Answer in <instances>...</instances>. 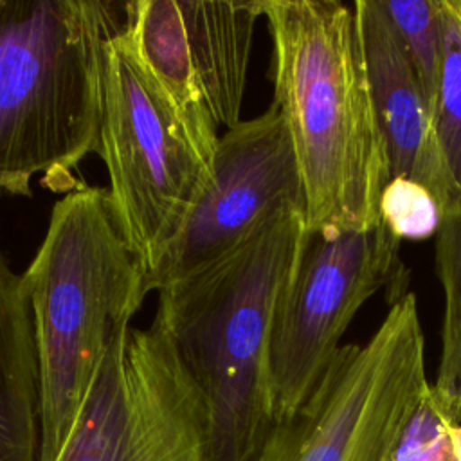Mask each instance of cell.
<instances>
[{
	"label": "cell",
	"instance_id": "obj_2",
	"mask_svg": "<svg viewBox=\"0 0 461 461\" xmlns=\"http://www.w3.org/2000/svg\"><path fill=\"white\" fill-rule=\"evenodd\" d=\"M306 234L304 209L285 207L214 265L157 292L205 405L207 461H256L276 423L272 326Z\"/></svg>",
	"mask_w": 461,
	"mask_h": 461
},
{
	"label": "cell",
	"instance_id": "obj_3",
	"mask_svg": "<svg viewBox=\"0 0 461 461\" xmlns=\"http://www.w3.org/2000/svg\"><path fill=\"white\" fill-rule=\"evenodd\" d=\"M144 276L106 189L83 184L54 203L22 276L40 375V461H54L112 340L130 328L148 295Z\"/></svg>",
	"mask_w": 461,
	"mask_h": 461
},
{
	"label": "cell",
	"instance_id": "obj_11",
	"mask_svg": "<svg viewBox=\"0 0 461 461\" xmlns=\"http://www.w3.org/2000/svg\"><path fill=\"white\" fill-rule=\"evenodd\" d=\"M353 9L391 178L425 185L438 198L443 218L461 211L436 148L430 104L393 23L378 0H357Z\"/></svg>",
	"mask_w": 461,
	"mask_h": 461
},
{
	"label": "cell",
	"instance_id": "obj_16",
	"mask_svg": "<svg viewBox=\"0 0 461 461\" xmlns=\"http://www.w3.org/2000/svg\"><path fill=\"white\" fill-rule=\"evenodd\" d=\"M378 212L382 223L400 241L429 240L438 234L443 221L438 198L425 185L403 176L387 182L380 194Z\"/></svg>",
	"mask_w": 461,
	"mask_h": 461
},
{
	"label": "cell",
	"instance_id": "obj_17",
	"mask_svg": "<svg viewBox=\"0 0 461 461\" xmlns=\"http://www.w3.org/2000/svg\"><path fill=\"white\" fill-rule=\"evenodd\" d=\"M461 421L434 396L423 394L402 436L396 461H457L450 443V425Z\"/></svg>",
	"mask_w": 461,
	"mask_h": 461
},
{
	"label": "cell",
	"instance_id": "obj_13",
	"mask_svg": "<svg viewBox=\"0 0 461 461\" xmlns=\"http://www.w3.org/2000/svg\"><path fill=\"white\" fill-rule=\"evenodd\" d=\"M436 274L445 295L436 400L461 420V211L447 214L436 234Z\"/></svg>",
	"mask_w": 461,
	"mask_h": 461
},
{
	"label": "cell",
	"instance_id": "obj_12",
	"mask_svg": "<svg viewBox=\"0 0 461 461\" xmlns=\"http://www.w3.org/2000/svg\"><path fill=\"white\" fill-rule=\"evenodd\" d=\"M34 328L18 276L0 250V461H40Z\"/></svg>",
	"mask_w": 461,
	"mask_h": 461
},
{
	"label": "cell",
	"instance_id": "obj_8",
	"mask_svg": "<svg viewBox=\"0 0 461 461\" xmlns=\"http://www.w3.org/2000/svg\"><path fill=\"white\" fill-rule=\"evenodd\" d=\"M400 243L382 221L367 229L306 234L272 326L276 421L306 402L369 297L389 288L396 297L405 294Z\"/></svg>",
	"mask_w": 461,
	"mask_h": 461
},
{
	"label": "cell",
	"instance_id": "obj_7",
	"mask_svg": "<svg viewBox=\"0 0 461 461\" xmlns=\"http://www.w3.org/2000/svg\"><path fill=\"white\" fill-rule=\"evenodd\" d=\"M54 461H207V414L164 319L112 340Z\"/></svg>",
	"mask_w": 461,
	"mask_h": 461
},
{
	"label": "cell",
	"instance_id": "obj_9",
	"mask_svg": "<svg viewBox=\"0 0 461 461\" xmlns=\"http://www.w3.org/2000/svg\"><path fill=\"white\" fill-rule=\"evenodd\" d=\"M121 32L173 104L218 148L241 119L263 0H131Z\"/></svg>",
	"mask_w": 461,
	"mask_h": 461
},
{
	"label": "cell",
	"instance_id": "obj_6",
	"mask_svg": "<svg viewBox=\"0 0 461 461\" xmlns=\"http://www.w3.org/2000/svg\"><path fill=\"white\" fill-rule=\"evenodd\" d=\"M429 387L418 303L405 292L364 344L340 346L306 402L274 423L256 461H396Z\"/></svg>",
	"mask_w": 461,
	"mask_h": 461
},
{
	"label": "cell",
	"instance_id": "obj_1",
	"mask_svg": "<svg viewBox=\"0 0 461 461\" xmlns=\"http://www.w3.org/2000/svg\"><path fill=\"white\" fill-rule=\"evenodd\" d=\"M263 16L272 38V103L295 151L306 230L380 223V194L391 175L353 4L263 0Z\"/></svg>",
	"mask_w": 461,
	"mask_h": 461
},
{
	"label": "cell",
	"instance_id": "obj_10",
	"mask_svg": "<svg viewBox=\"0 0 461 461\" xmlns=\"http://www.w3.org/2000/svg\"><path fill=\"white\" fill-rule=\"evenodd\" d=\"M285 207H303V184L286 122L272 103L220 135L211 180L146 292L185 279L247 241Z\"/></svg>",
	"mask_w": 461,
	"mask_h": 461
},
{
	"label": "cell",
	"instance_id": "obj_14",
	"mask_svg": "<svg viewBox=\"0 0 461 461\" xmlns=\"http://www.w3.org/2000/svg\"><path fill=\"white\" fill-rule=\"evenodd\" d=\"M441 63L430 104L436 148L461 207V0H441Z\"/></svg>",
	"mask_w": 461,
	"mask_h": 461
},
{
	"label": "cell",
	"instance_id": "obj_4",
	"mask_svg": "<svg viewBox=\"0 0 461 461\" xmlns=\"http://www.w3.org/2000/svg\"><path fill=\"white\" fill-rule=\"evenodd\" d=\"M122 5L0 0V194L81 187L72 171L95 151L103 45Z\"/></svg>",
	"mask_w": 461,
	"mask_h": 461
},
{
	"label": "cell",
	"instance_id": "obj_15",
	"mask_svg": "<svg viewBox=\"0 0 461 461\" xmlns=\"http://www.w3.org/2000/svg\"><path fill=\"white\" fill-rule=\"evenodd\" d=\"M432 104L441 63V0H378Z\"/></svg>",
	"mask_w": 461,
	"mask_h": 461
},
{
	"label": "cell",
	"instance_id": "obj_5",
	"mask_svg": "<svg viewBox=\"0 0 461 461\" xmlns=\"http://www.w3.org/2000/svg\"><path fill=\"white\" fill-rule=\"evenodd\" d=\"M95 153L108 173L113 221L146 279L202 198L216 148L187 122L121 29L103 45Z\"/></svg>",
	"mask_w": 461,
	"mask_h": 461
}]
</instances>
